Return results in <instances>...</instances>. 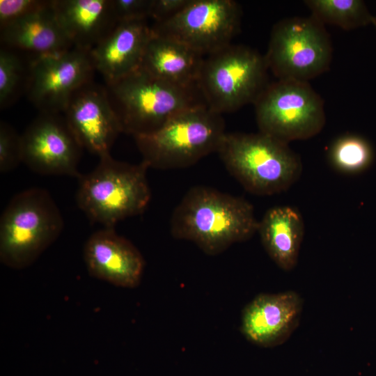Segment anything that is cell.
Listing matches in <instances>:
<instances>
[{
  "mask_svg": "<svg viewBox=\"0 0 376 376\" xmlns=\"http://www.w3.org/2000/svg\"><path fill=\"white\" fill-rule=\"evenodd\" d=\"M105 87L123 132L133 137L151 134L180 112L206 104L198 85L173 84L141 68Z\"/></svg>",
  "mask_w": 376,
  "mask_h": 376,
  "instance_id": "cell-3",
  "label": "cell"
},
{
  "mask_svg": "<svg viewBox=\"0 0 376 376\" xmlns=\"http://www.w3.org/2000/svg\"><path fill=\"white\" fill-rule=\"evenodd\" d=\"M263 246L282 269L290 271L298 262L304 235V223L297 209L279 205L269 209L258 222Z\"/></svg>",
  "mask_w": 376,
  "mask_h": 376,
  "instance_id": "cell-20",
  "label": "cell"
},
{
  "mask_svg": "<svg viewBox=\"0 0 376 376\" xmlns=\"http://www.w3.org/2000/svg\"><path fill=\"white\" fill-rule=\"evenodd\" d=\"M84 259L88 274L94 278L127 288L141 283L143 258L114 228H103L88 237L84 247Z\"/></svg>",
  "mask_w": 376,
  "mask_h": 376,
  "instance_id": "cell-15",
  "label": "cell"
},
{
  "mask_svg": "<svg viewBox=\"0 0 376 376\" xmlns=\"http://www.w3.org/2000/svg\"><path fill=\"white\" fill-rule=\"evenodd\" d=\"M22 52L1 47L0 49V109L12 105L26 92L31 58L26 61Z\"/></svg>",
  "mask_w": 376,
  "mask_h": 376,
  "instance_id": "cell-22",
  "label": "cell"
},
{
  "mask_svg": "<svg viewBox=\"0 0 376 376\" xmlns=\"http://www.w3.org/2000/svg\"><path fill=\"white\" fill-rule=\"evenodd\" d=\"M95 168L78 178L76 202L92 223L114 228L126 218L142 214L147 208L151 191L141 161L137 164L103 155Z\"/></svg>",
  "mask_w": 376,
  "mask_h": 376,
  "instance_id": "cell-2",
  "label": "cell"
},
{
  "mask_svg": "<svg viewBox=\"0 0 376 376\" xmlns=\"http://www.w3.org/2000/svg\"><path fill=\"white\" fill-rule=\"evenodd\" d=\"M56 18L73 47L91 51L116 26L111 0H53Z\"/></svg>",
  "mask_w": 376,
  "mask_h": 376,
  "instance_id": "cell-17",
  "label": "cell"
},
{
  "mask_svg": "<svg viewBox=\"0 0 376 376\" xmlns=\"http://www.w3.org/2000/svg\"><path fill=\"white\" fill-rule=\"evenodd\" d=\"M191 0H153L150 17L154 22L167 20L183 10Z\"/></svg>",
  "mask_w": 376,
  "mask_h": 376,
  "instance_id": "cell-27",
  "label": "cell"
},
{
  "mask_svg": "<svg viewBox=\"0 0 376 376\" xmlns=\"http://www.w3.org/2000/svg\"><path fill=\"white\" fill-rule=\"evenodd\" d=\"M204 57L177 40L152 33L139 68L169 83L193 86L197 85Z\"/></svg>",
  "mask_w": 376,
  "mask_h": 376,
  "instance_id": "cell-19",
  "label": "cell"
},
{
  "mask_svg": "<svg viewBox=\"0 0 376 376\" xmlns=\"http://www.w3.org/2000/svg\"><path fill=\"white\" fill-rule=\"evenodd\" d=\"M253 205L245 199L204 186L191 188L173 210L170 231L204 253L218 255L258 230Z\"/></svg>",
  "mask_w": 376,
  "mask_h": 376,
  "instance_id": "cell-1",
  "label": "cell"
},
{
  "mask_svg": "<svg viewBox=\"0 0 376 376\" xmlns=\"http://www.w3.org/2000/svg\"><path fill=\"white\" fill-rule=\"evenodd\" d=\"M152 2L153 0H111L118 23L146 20L150 17Z\"/></svg>",
  "mask_w": 376,
  "mask_h": 376,
  "instance_id": "cell-26",
  "label": "cell"
},
{
  "mask_svg": "<svg viewBox=\"0 0 376 376\" xmlns=\"http://www.w3.org/2000/svg\"><path fill=\"white\" fill-rule=\"evenodd\" d=\"M332 54L324 24L311 15L276 22L264 56L268 69L278 79L308 82L329 69Z\"/></svg>",
  "mask_w": 376,
  "mask_h": 376,
  "instance_id": "cell-8",
  "label": "cell"
},
{
  "mask_svg": "<svg viewBox=\"0 0 376 376\" xmlns=\"http://www.w3.org/2000/svg\"><path fill=\"white\" fill-rule=\"evenodd\" d=\"M217 153L228 171L257 195L285 191L302 173L301 160L289 144L260 132H226Z\"/></svg>",
  "mask_w": 376,
  "mask_h": 376,
  "instance_id": "cell-4",
  "label": "cell"
},
{
  "mask_svg": "<svg viewBox=\"0 0 376 376\" xmlns=\"http://www.w3.org/2000/svg\"><path fill=\"white\" fill-rule=\"evenodd\" d=\"M63 114L83 149L99 157L110 153L123 132L106 87L93 80L73 94Z\"/></svg>",
  "mask_w": 376,
  "mask_h": 376,
  "instance_id": "cell-13",
  "label": "cell"
},
{
  "mask_svg": "<svg viewBox=\"0 0 376 376\" xmlns=\"http://www.w3.org/2000/svg\"><path fill=\"white\" fill-rule=\"evenodd\" d=\"M302 310L303 300L295 291L260 294L244 308L240 331L258 346L280 345L298 327Z\"/></svg>",
  "mask_w": 376,
  "mask_h": 376,
  "instance_id": "cell-14",
  "label": "cell"
},
{
  "mask_svg": "<svg viewBox=\"0 0 376 376\" xmlns=\"http://www.w3.org/2000/svg\"><path fill=\"white\" fill-rule=\"evenodd\" d=\"M152 34L146 20L120 22L91 51L95 71L106 84L126 77L140 68Z\"/></svg>",
  "mask_w": 376,
  "mask_h": 376,
  "instance_id": "cell-16",
  "label": "cell"
},
{
  "mask_svg": "<svg viewBox=\"0 0 376 376\" xmlns=\"http://www.w3.org/2000/svg\"><path fill=\"white\" fill-rule=\"evenodd\" d=\"M264 55L233 45L204 57L198 87L206 105L219 114L254 104L269 84Z\"/></svg>",
  "mask_w": 376,
  "mask_h": 376,
  "instance_id": "cell-7",
  "label": "cell"
},
{
  "mask_svg": "<svg viewBox=\"0 0 376 376\" xmlns=\"http://www.w3.org/2000/svg\"><path fill=\"white\" fill-rule=\"evenodd\" d=\"M328 157L335 169L344 173H352L369 165L373 152L369 143L363 138L347 134L336 139L332 143Z\"/></svg>",
  "mask_w": 376,
  "mask_h": 376,
  "instance_id": "cell-23",
  "label": "cell"
},
{
  "mask_svg": "<svg viewBox=\"0 0 376 376\" xmlns=\"http://www.w3.org/2000/svg\"><path fill=\"white\" fill-rule=\"evenodd\" d=\"M225 128L221 114L201 104L180 112L155 132L134 138L148 167L175 169L217 152Z\"/></svg>",
  "mask_w": 376,
  "mask_h": 376,
  "instance_id": "cell-6",
  "label": "cell"
},
{
  "mask_svg": "<svg viewBox=\"0 0 376 376\" xmlns=\"http://www.w3.org/2000/svg\"><path fill=\"white\" fill-rule=\"evenodd\" d=\"M0 39L1 47L33 57L57 54L73 47L56 18L52 3L0 29Z\"/></svg>",
  "mask_w": 376,
  "mask_h": 376,
  "instance_id": "cell-18",
  "label": "cell"
},
{
  "mask_svg": "<svg viewBox=\"0 0 376 376\" xmlns=\"http://www.w3.org/2000/svg\"><path fill=\"white\" fill-rule=\"evenodd\" d=\"M52 0H0V29L52 6Z\"/></svg>",
  "mask_w": 376,
  "mask_h": 376,
  "instance_id": "cell-25",
  "label": "cell"
},
{
  "mask_svg": "<svg viewBox=\"0 0 376 376\" xmlns=\"http://www.w3.org/2000/svg\"><path fill=\"white\" fill-rule=\"evenodd\" d=\"M372 24L375 26V30H376V15H374Z\"/></svg>",
  "mask_w": 376,
  "mask_h": 376,
  "instance_id": "cell-28",
  "label": "cell"
},
{
  "mask_svg": "<svg viewBox=\"0 0 376 376\" xmlns=\"http://www.w3.org/2000/svg\"><path fill=\"white\" fill-rule=\"evenodd\" d=\"M242 11L233 0H191L174 17L150 25L153 34L177 40L203 56L232 44Z\"/></svg>",
  "mask_w": 376,
  "mask_h": 376,
  "instance_id": "cell-10",
  "label": "cell"
},
{
  "mask_svg": "<svg viewBox=\"0 0 376 376\" xmlns=\"http://www.w3.org/2000/svg\"><path fill=\"white\" fill-rule=\"evenodd\" d=\"M311 15L323 24L349 31L372 24L374 15L361 0H306Z\"/></svg>",
  "mask_w": 376,
  "mask_h": 376,
  "instance_id": "cell-21",
  "label": "cell"
},
{
  "mask_svg": "<svg viewBox=\"0 0 376 376\" xmlns=\"http://www.w3.org/2000/svg\"><path fill=\"white\" fill-rule=\"evenodd\" d=\"M22 162L40 175L79 178L83 148L61 113H40L21 134Z\"/></svg>",
  "mask_w": 376,
  "mask_h": 376,
  "instance_id": "cell-12",
  "label": "cell"
},
{
  "mask_svg": "<svg viewBox=\"0 0 376 376\" xmlns=\"http://www.w3.org/2000/svg\"><path fill=\"white\" fill-rule=\"evenodd\" d=\"M253 105L259 132L288 144L315 136L325 125L323 100L308 82L269 83Z\"/></svg>",
  "mask_w": 376,
  "mask_h": 376,
  "instance_id": "cell-9",
  "label": "cell"
},
{
  "mask_svg": "<svg viewBox=\"0 0 376 376\" xmlns=\"http://www.w3.org/2000/svg\"><path fill=\"white\" fill-rule=\"evenodd\" d=\"M61 211L47 190L29 188L15 195L0 219V260L22 269L32 265L59 237Z\"/></svg>",
  "mask_w": 376,
  "mask_h": 376,
  "instance_id": "cell-5",
  "label": "cell"
},
{
  "mask_svg": "<svg viewBox=\"0 0 376 376\" xmlns=\"http://www.w3.org/2000/svg\"><path fill=\"white\" fill-rule=\"evenodd\" d=\"M95 71L91 51L75 47L31 56L26 93L40 113H63L73 94L93 81Z\"/></svg>",
  "mask_w": 376,
  "mask_h": 376,
  "instance_id": "cell-11",
  "label": "cell"
},
{
  "mask_svg": "<svg viewBox=\"0 0 376 376\" xmlns=\"http://www.w3.org/2000/svg\"><path fill=\"white\" fill-rule=\"evenodd\" d=\"M22 162V136L8 123L0 122V172L8 173Z\"/></svg>",
  "mask_w": 376,
  "mask_h": 376,
  "instance_id": "cell-24",
  "label": "cell"
}]
</instances>
